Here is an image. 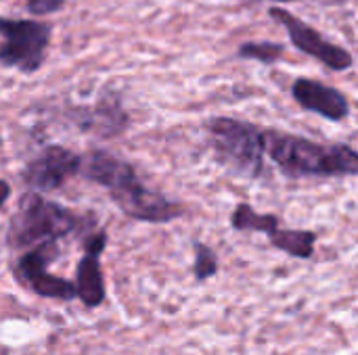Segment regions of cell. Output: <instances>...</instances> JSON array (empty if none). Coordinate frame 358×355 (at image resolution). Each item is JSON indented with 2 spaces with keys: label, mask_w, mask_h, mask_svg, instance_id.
Returning a JSON list of instances; mask_svg holds the SVG:
<instances>
[{
  "label": "cell",
  "mask_w": 358,
  "mask_h": 355,
  "mask_svg": "<svg viewBox=\"0 0 358 355\" xmlns=\"http://www.w3.org/2000/svg\"><path fill=\"white\" fill-rule=\"evenodd\" d=\"M268 239L275 249H279L292 257L310 259L315 255L317 234L313 230H277Z\"/></svg>",
  "instance_id": "8fae6325"
},
{
  "label": "cell",
  "mask_w": 358,
  "mask_h": 355,
  "mask_svg": "<svg viewBox=\"0 0 358 355\" xmlns=\"http://www.w3.org/2000/svg\"><path fill=\"white\" fill-rule=\"evenodd\" d=\"M206 132L224 165L250 178L264 174L266 130L243 119L212 117L206 121Z\"/></svg>",
  "instance_id": "277c9868"
},
{
  "label": "cell",
  "mask_w": 358,
  "mask_h": 355,
  "mask_svg": "<svg viewBox=\"0 0 358 355\" xmlns=\"http://www.w3.org/2000/svg\"><path fill=\"white\" fill-rule=\"evenodd\" d=\"M80 176L103 186L113 203L122 209V213L132 220L168 224L185 213V207L178 201H172L162 192L145 186L128 161L107 151H90L84 155Z\"/></svg>",
  "instance_id": "6da1fadb"
},
{
  "label": "cell",
  "mask_w": 358,
  "mask_h": 355,
  "mask_svg": "<svg viewBox=\"0 0 358 355\" xmlns=\"http://www.w3.org/2000/svg\"><path fill=\"white\" fill-rule=\"evenodd\" d=\"M285 54V46L279 42H245L239 46L237 56L239 59H252V61H260V63H275Z\"/></svg>",
  "instance_id": "4fadbf2b"
},
{
  "label": "cell",
  "mask_w": 358,
  "mask_h": 355,
  "mask_svg": "<svg viewBox=\"0 0 358 355\" xmlns=\"http://www.w3.org/2000/svg\"><path fill=\"white\" fill-rule=\"evenodd\" d=\"M268 15H271L277 23H281V25L287 29L292 44H294L300 52H304V54L317 59V61L323 63L327 69L346 71V69H350V67L355 65V59H352V54H350L346 48H342V46L329 42L327 38H323L321 31H317V29H315L313 25H308L306 21L298 19L294 13H289V10H285V8H279V6H273V8L268 10Z\"/></svg>",
  "instance_id": "52a82bcc"
},
{
  "label": "cell",
  "mask_w": 358,
  "mask_h": 355,
  "mask_svg": "<svg viewBox=\"0 0 358 355\" xmlns=\"http://www.w3.org/2000/svg\"><path fill=\"white\" fill-rule=\"evenodd\" d=\"M107 245V232L99 230L94 234H88L84 239V255L78 262L76 270V287H78V299L84 308L94 310L105 301V278L99 264L101 253Z\"/></svg>",
  "instance_id": "9c48e42d"
},
{
  "label": "cell",
  "mask_w": 358,
  "mask_h": 355,
  "mask_svg": "<svg viewBox=\"0 0 358 355\" xmlns=\"http://www.w3.org/2000/svg\"><path fill=\"white\" fill-rule=\"evenodd\" d=\"M193 274L197 282H206L208 278L218 274V255L214 253L212 247L206 243H195V264H193Z\"/></svg>",
  "instance_id": "5bb4252c"
},
{
  "label": "cell",
  "mask_w": 358,
  "mask_h": 355,
  "mask_svg": "<svg viewBox=\"0 0 358 355\" xmlns=\"http://www.w3.org/2000/svg\"><path fill=\"white\" fill-rule=\"evenodd\" d=\"M292 96L302 109L319 113L329 121H342L350 115L348 98L338 88H331L319 80L298 77L292 84Z\"/></svg>",
  "instance_id": "30bf717a"
},
{
  "label": "cell",
  "mask_w": 358,
  "mask_h": 355,
  "mask_svg": "<svg viewBox=\"0 0 358 355\" xmlns=\"http://www.w3.org/2000/svg\"><path fill=\"white\" fill-rule=\"evenodd\" d=\"M67 0H27L25 8L34 15V17H44V15H52L59 13L65 6Z\"/></svg>",
  "instance_id": "9a60e30c"
},
{
  "label": "cell",
  "mask_w": 358,
  "mask_h": 355,
  "mask_svg": "<svg viewBox=\"0 0 358 355\" xmlns=\"http://www.w3.org/2000/svg\"><path fill=\"white\" fill-rule=\"evenodd\" d=\"M84 226V220L71 209L44 199L38 190L21 195L17 201L15 213L8 220L6 228V247L25 249L40 245L44 241H59Z\"/></svg>",
  "instance_id": "3957f363"
},
{
  "label": "cell",
  "mask_w": 358,
  "mask_h": 355,
  "mask_svg": "<svg viewBox=\"0 0 358 355\" xmlns=\"http://www.w3.org/2000/svg\"><path fill=\"white\" fill-rule=\"evenodd\" d=\"M266 155L281 172L298 178L358 176V151L348 144H323L308 138L266 130Z\"/></svg>",
  "instance_id": "7a4b0ae2"
},
{
  "label": "cell",
  "mask_w": 358,
  "mask_h": 355,
  "mask_svg": "<svg viewBox=\"0 0 358 355\" xmlns=\"http://www.w3.org/2000/svg\"><path fill=\"white\" fill-rule=\"evenodd\" d=\"M0 63L21 73H34L46 59L52 27L36 19H0Z\"/></svg>",
  "instance_id": "5b68a950"
},
{
  "label": "cell",
  "mask_w": 358,
  "mask_h": 355,
  "mask_svg": "<svg viewBox=\"0 0 358 355\" xmlns=\"http://www.w3.org/2000/svg\"><path fill=\"white\" fill-rule=\"evenodd\" d=\"M277 2H294V0H277Z\"/></svg>",
  "instance_id": "2e32d148"
},
{
  "label": "cell",
  "mask_w": 358,
  "mask_h": 355,
  "mask_svg": "<svg viewBox=\"0 0 358 355\" xmlns=\"http://www.w3.org/2000/svg\"><path fill=\"white\" fill-rule=\"evenodd\" d=\"M82 161L84 157H80L78 153L61 144H50L38 157L27 161L21 178L31 190L50 192L61 188L69 178L78 176L82 172Z\"/></svg>",
  "instance_id": "ba28073f"
},
{
  "label": "cell",
  "mask_w": 358,
  "mask_h": 355,
  "mask_svg": "<svg viewBox=\"0 0 358 355\" xmlns=\"http://www.w3.org/2000/svg\"><path fill=\"white\" fill-rule=\"evenodd\" d=\"M59 245L57 241H44L36 245L31 251L23 253L15 266L13 274L15 280L25 287L27 291L44 297V299H59V301H73L78 297L76 282H69L65 278L52 276L46 272V266L52 264L59 257Z\"/></svg>",
  "instance_id": "8992f818"
},
{
  "label": "cell",
  "mask_w": 358,
  "mask_h": 355,
  "mask_svg": "<svg viewBox=\"0 0 358 355\" xmlns=\"http://www.w3.org/2000/svg\"><path fill=\"white\" fill-rule=\"evenodd\" d=\"M231 226L241 232L252 230V232H262L271 236L279 230V218L273 213H258L252 205L239 203L231 213Z\"/></svg>",
  "instance_id": "7c38bea8"
}]
</instances>
